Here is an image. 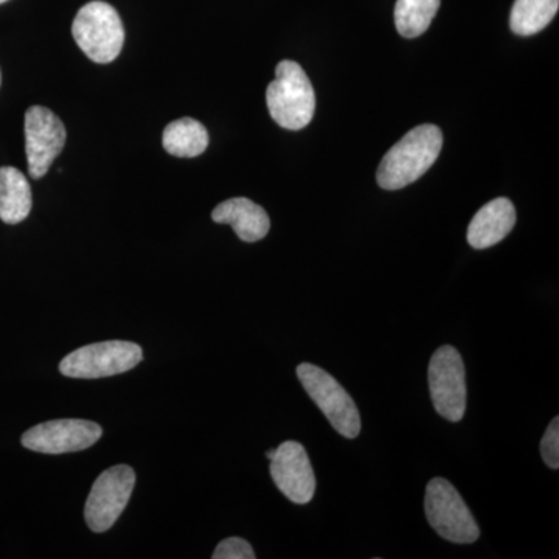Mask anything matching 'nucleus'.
I'll use <instances>...</instances> for the list:
<instances>
[{"mask_svg":"<svg viewBox=\"0 0 559 559\" xmlns=\"http://www.w3.org/2000/svg\"><path fill=\"white\" fill-rule=\"evenodd\" d=\"M443 134L436 124L414 128L388 151L378 167L377 182L384 190H401L421 178L439 159Z\"/></svg>","mask_w":559,"mask_h":559,"instance_id":"obj_1","label":"nucleus"},{"mask_svg":"<svg viewBox=\"0 0 559 559\" xmlns=\"http://www.w3.org/2000/svg\"><path fill=\"white\" fill-rule=\"evenodd\" d=\"M266 103L272 120L285 130L299 131L311 123L316 110L314 87L297 62H278L275 80L267 86Z\"/></svg>","mask_w":559,"mask_h":559,"instance_id":"obj_2","label":"nucleus"},{"mask_svg":"<svg viewBox=\"0 0 559 559\" xmlns=\"http://www.w3.org/2000/svg\"><path fill=\"white\" fill-rule=\"evenodd\" d=\"M72 35L76 46L97 64L116 61L123 49V22L117 10L102 0L86 3L76 13Z\"/></svg>","mask_w":559,"mask_h":559,"instance_id":"obj_3","label":"nucleus"},{"mask_svg":"<svg viewBox=\"0 0 559 559\" xmlns=\"http://www.w3.org/2000/svg\"><path fill=\"white\" fill-rule=\"evenodd\" d=\"M426 518L441 538L454 544H473L479 539L480 528L465 500L454 485L443 477L428 484L425 496Z\"/></svg>","mask_w":559,"mask_h":559,"instance_id":"obj_4","label":"nucleus"},{"mask_svg":"<svg viewBox=\"0 0 559 559\" xmlns=\"http://www.w3.org/2000/svg\"><path fill=\"white\" fill-rule=\"evenodd\" d=\"M142 359V348L134 342H97L66 356L61 360L60 371L64 377L75 380H98L130 371Z\"/></svg>","mask_w":559,"mask_h":559,"instance_id":"obj_5","label":"nucleus"},{"mask_svg":"<svg viewBox=\"0 0 559 559\" xmlns=\"http://www.w3.org/2000/svg\"><path fill=\"white\" fill-rule=\"evenodd\" d=\"M297 377L331 426L345 439H356L360 432V415L347 390L330 373L312 364H300Z\"/></svg>","mask_w":559,"mask_h":559,"instance_id":"obj_6","label":"nucleus"},{"mask_svg":"<svg viewBox=\"0 0 559 559\" xmlns=\"http://www.w3.org/2000/svg\"><path fill=\"white\" fill-rule=\"evenodd\" d=\"M430 399L437 414L457 423L466 412V371L462 355L451 345L433 353L428 369Z\"/></svg>","mask_w":559,"mask_h":559,"instance_id":"obj_7","label":"nucleus"},{"mask_svg":"<svg viewBox=\"0 0 559 559\" xmlns=\"http://www.w3.org/2000/svg\"><path fill=\"white\" fill-rule=\"evenodd\" d=\"M134 485L135 473L128 465L112 466L100 474L84 509L87 527L95 533L108 532L127 509Z\"/></svg>","mask_w":559,"mask_h":559,"instance_id":"obj_8","label":"nucleus"},{"mask_svg":"<svg viewBox=\"0 0 559 559\" xmlns=\"http://www.w3.org/2000/svg\"><path fill=\"white\" fill-rule=\"evenodd\" d=\"M25 153L31 178L40 179L66 146L64 123L50 109L32 106L25 112Z\"/></svg>","mask_w":559,"mask_h":559,"instance_id":"obj_9","label":"nucleus"},{"mask_svg":"<svg viewBox=\"0 0 559 559\" xmlns=\"http://www.w3.org/2000/svg\"><path fill=\"white\" fill-rule=\"evenodd\" d=\"M100 425L87 419H53L40 423L22 436V444L27 450L40 454H68L94 447L102 439Z\"/></svg>","mask_w":559,"mask_h":559,"instance_id":"obj_10","label":"nucleus"},{"mask_svg":"<svg viewBox=\"0 0 559 559\" xmlns=\"http://www.w3.org/2000/svg\"><path fill=\"white\" fill-rule=\"evenodd\" d=\"M271 476L290 502L305 506L314 498V469L299 441L288 440L280 444L271 459Z\"/></svg>","mask_w":559,"mask_h":559,"instance_id":"obj_11","label":"nucleus"},{"mask_svg":"<svg viewBox=\"0 0 559 559\" xmlns=\"http://www.w3.org/2000/svg\"><path fill=\"white\" fill-rule=\"evenodd\" d=\"M516 209L507 198L489 201L474 215L468 227L471 248L484 250L498 245L513 230Z\"/></svg>","mask_w":559,"mask_h":559,"instance_id":"obj_12","label":"nucleus"},{"mask_svg":"<svg viewBox=\"0 0 559 559\" xmlns=\"http://www.w3.org/2000/svg\"><path fill=\"white\" fill-rule=\"evenodd\" d=\"M212 219L218 224H229L237 237L245 242L263 240L271 229V219L266 210L248 198H234L221 202L213 210Z\"/></svg>","mask_w":559,"mask_h":559,"instance_id":"obj_13","label":"nucleus"},{"mask_svg":"<svg viewBox=\"0 0 559 559\" xmlns=\"http://www.w3.org/2000/svg\"><path fill=\"white\" fill-rule=\"evenodd\" d=\"M32 212V189L24 173L14 167L0 168V219L20 224Z\"/></svg>","mask_w":559,"mask_h":559,"instance_id":"obj_14","label":"nucleus"},{"mask_svg":"<svg viewBox=\"0 0 559 559\" xmlns=\"http://www.w3.org/2000/svg\"><path fill=\"white\" fill-rule=\"evenodd\" d=\"M162 139L165 151L175 157H198L209 146V132L204 124L190 117L168 124Z\"/></svg>","mask_w":559,"mask_h":559,"instance_id":"obj_15","label":"nucleus"},{"mask_svg":"<svg viewBox=\"0 0 559 559\" xmlns=\"http://www.w3.org/2000/svg\"><path fill=\"white\" fill-rule=\"evenodd\" d=\"M559 10V0H516L510 14V27L520 36L536 35L547 27Z\"/></svg>","mask_w":559,"mask_h":559,"instance_id":"obj_16","label":"nucleus"},{"mask_svg":"<svg viewBox=\"0 0 559 559\" xmlns=\"http://www.w3.org/2000/svg\"><path fill=\"white\" fill-rule=\"evenodd\" d=\"M439 9L440 0H396V31L403 38H418L428 31Z\"/></svg>","mask_w":559,"mask_h":559,"instance_id":"obj_17","label":"nucleus"},{"mask_svg":"<svg viewBox=\"0 0 559 559\" xmlns=\"http://www.w3.org/2000/svg\"><path fill=\"white\" fill-rule=\"evenodd\" d=\"M540 455L551 469L559 468V418L551 419L549 428L540 440Z\"/></svg>","mask_w":559,"mask_h":559,"instance_id":"obj_18","label":"nucleus"},{"mask_svg":"<svg viewBox=\"0 0 559 559\" xmlns=\"http://www.w3.org/2000/svg\"><path fill=\"white\" fill-rule=\"evenodd\" d=\"M213 559H255L252 547L242 538H227L221 540L216 547Z\"/></svg>","mask_w":559,"mask_h":559,"instance_id":"obj_19","label":"nucleus"},{"mask_svg":"<svg viewBox=\"0 0 559 559\" xmlns=\"http://www.w3.org/2000/svg\"><path fill=\"white\" fill-rule=\"evenodd\" d=\"M274 454H275V450L267 451L266 457L271 460L272 457H274Z\"/></svg>","mask_w":559,"mask_h":559,"instance_id":"obj_20","label":"nucleus"},{"mask_svg":"<svg viewBox=\"0 0 559 559\" xmlns=\"http://www.w3.org/2000/svg\"><path fill=\"white\" fill-rule=\"evenodd\" d=\"M5 2H9V0H0V5H2V3H5Z\"/></svg>","mask_w":559,"mask_h":559,"instance_id":"obj_21","label":"nucleus"},{"mask_svg":"<svg viewBox=\"0 0 559 559\" xmlns=\"http://www.w3.org/2000/svg\"><path fill=\"white\" fill-rule=\"evenodd\" d=\"M0 84H2V73H0Z\"/></svg>","mask_w":559,"mask_h":559,"instance_id":"obj_22","label":"nucleus"}]
</instances>
